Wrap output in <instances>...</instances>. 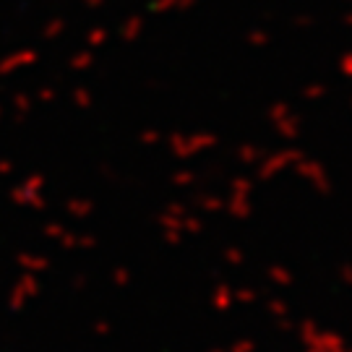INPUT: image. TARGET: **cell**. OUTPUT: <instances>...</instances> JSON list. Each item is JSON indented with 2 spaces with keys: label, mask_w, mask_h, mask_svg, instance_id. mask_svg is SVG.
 <instances>
[{
  "label": "cell",
  "mask_w": 352,
  "mask_h": 352,
  "mask_svg": "<svg viewBox=\"0 0 352 352\" xmlns=\"http://www.w3.org/2000/svg\"><path fill=\"white\" fill-rule=\"evenodd\" d=\"M256 154H253V149H243V160H253Z\"/></svg>",
  "instance_id": "obj_11"
},
{
  "label": "cell",
  "mask_w": 352,
  "mask_h": 352,
  "mask_svg": "<svg viewBox=\"0 0 352 352\" xmlns=\"http://www.w3.org/2000/svg\"><path fill=\"white\" fill-rule=\"evenodd\" d=\"M97 334H107V324H97Z\"/></svg>",
  "instance_id": "obj_12"
},
{
  "label": "cell",
  "mask_w": 352,
  "mask_h": 352,
  "mask_svg": "<svg viewBox=\"0 0 352 352\" xmlns=\"http://www.w3.org/2000/svg\"><path fill=\"white\" fill-rule=\"evenodd\" d=\"M19 266H21V269H26L29 274H42V272H47V269H50V261H47L45 256L21 253V256H19Z\"/></svg>",
  "instance_id": "obj_4"
},
{
  "label": "cell",
  "mask_w": 352,
  "mask_h": 352,
  "mask_svg": "<svg viewBox=\"0 0 352 352\" xmlns=\"http://www.w3.org/2000/svg\"><path fill=\"white\" fill-rule=\"evenodd\" d=\"M42 183H45V177L42 175H29L21 183V186H16L11 190V199L19 206H29V209H45V199H42Z\"/></svg>",
  "instance_id": "obj_1"
},
{
  "label": "cell",
  "mask_w": 352,
  "mask_h": 352,
  "mask_svg": "<svg viewBox=\"0 0 352 352\" xmlns=\"http://www.w3.org/2000/svg\"><path fill=\"white\" fill-rule=\"evenodd\" d=\"M175 180L177 183H190V175H177Z\"/></svg>",
  "instance_id": "obj_13"
},
{
  "label": "cell",
  "mask_w": 352,
  "mask_h": 352,
  "mask_svg": "<svg viewBox=\"0 0 352 352\" xmlns=\"http://www.w3.org/2000/svg\"><path fill=\"white\" fill-rule=\"evenodd\" d=\"M344 277H347V279H352V272H344Z\"/></svg>",
  "instance_id": "obj_15"
},
{
  "label": "cell",
  "mask_w": 352,
  "mask_h": 352,
  "mask_svg": "<svg viewBox=\"0 0 352 352\" xmlns=\"http://www.w3.org/2000/svg\"><path fill=\"white\" fill-rule=\"evenodd\" d=\"M115 282H118V285H126V282H128V272L118 269V272H115Z\"/></svg>",
  "instance_id": "obj_9"
},
{
  "label": "cell",
  "mask_w": 352,
  "mask_h": 352,
  "mask_svg": "<svg viewBox=\"0 0 352 352\" xmlns=\"http://www.w3.org/2000/svg\"><path fill=\"white\" fill-rule=\"evenodd\" d=\"M272 274L277 282H289V272H285V269H272Z\"/></svg>",
  "instance_id": "obj_7"
},
{
  "label": "cell",
  "mask_w": 352,
  "mask_h": 352,
  "mask_svg": "<svg viewBox=\"0 0 352 352\" xmlns=\"http://www.w3.org/2000/svg\"><path fill=\"white\" fill-rule=\"evenodd\" d=\"M39 295V279L37 274H29L26 272L24 277L16 279V285L11 289V298H8V305H11L13 311H21L26 302L32 300V298H37Z\"/></svg>",
  "instance_id": "obj_2"
},
{
  "label": "cell",
  "mask_w": 352,
  "mask_h": 352,
  "mask_svg": "<svg viewBox=\"0 0 352 352\" xmlns=\"http://www.w3.org/2000/svg\"><path fill=\"white\" fill-rule=\"evenodd\" d=\"M227 302H230V289H219V292H217V305L222 308Z\"/></svg>",
  "instance_id": "obj_6"
},
{
  "label": "cell",
  "mask_w": 352,
  "mask_h": 352,
  "mask_svg": "<svg viewBox=\"0 0 352 352\" xmlns=\"http://www.w3.org/2000/svg\"><path fill=\"white\" fill-rule=\"evenodd\" d=\"M227 258H230L232 264H240V253L238 251H227Z\"/></svg>",
  "instance_id": "obj_10"
},
{
  "label": "cell",
  "mask_w": 352,
  "mask_h": 352,
  "mask_svg": "<svg viewBox=\"0 0 352 352\" xmlns=\"http://www.w3.org/2000/svg\"><path fill=\"white\" fill-rule=\"evenodd\" d=\"M201 144H204V146H212L214 136H199L196 141H188L186 136H180V133H177V136H173V139H170V146H173V151H175V154H180V157H188L190 146H201Z\"/></svg>",
  "instance_id": "obj_3"
},
{
  "label": "cell",
  "mask_w": 352,
  "mask_h": 352,
  "mask_svg": "<svg viewBox=\"0 0 352 352\" xmlns=\"http://www.w3.org/2000/svg\"><path fill=\"white\" fill-rule=\"evenodd\" d=\"M13 173V164L8 160H0V175H11Z\"/></svg>",
  "instance_id": "obj_8"
},
{
  "label": "cell",
  "mask_w": 352,
  "mask_h": 352,
  "mask_svg": "<svg viewBox=\"0 0 352 352\" xmlns=\"http://www.w3.org/2000/svg\"><path fill=\"white\" fill-rule=\"evenodd\" d=\"M91 201H87V199H71V201L65 204V212L71 214V217H78V219H84V217H89L91 214Z\"/></svg>",
  "instance_id": "obj_5"
},
{
  "label": "cell",
  "mask_w": 352,
  "mask_h": 352,
  "mask_svg": "<svg viewBox=\"0 0 352 352\" xmlns=\"http://www.w3.org/2000/svg\"><path fill=\"white\" fill-rule=\"evenodd\" d=\"M141 139H144V141H154V139H157V133H144Z\"/></svg>",
  "instance_id": "obj_14"
}]
</instances>
